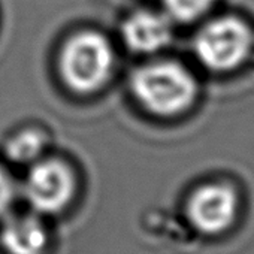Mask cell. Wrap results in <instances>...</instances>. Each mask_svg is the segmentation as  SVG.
Returning <instances> with one entry per match:
<instances>
[{"mask_svg":"<svg viewBox=\"0 0 254 254\" xmlns=\"http://www.w3.org/2000/svg\"><path fill=\"white\" fill-rule=\"evenodd\" d=\"M132 88L148 111L163 117L187 111L197 96L194 76L174 62H159L141 67L132 78Z\"/></svg>","mask_w":254,"mask_h":254,"instance_id":"1","label":"cell"},{"mask_svg":"<svg viewBox=\"0 0 254 254\" xmlns=\"http://www.w3.org/2000/svg\"><path fill=\"white\" fill-rule=\"evenodd\" d=\"M253 45L250 26L239 17L223 15L208 21L194 39V51L200 63L214 72L239 67Z\"/></svg>","mask_w":254,"mask_h":254,"instance_id":"2","label":"cell"},{"mask_svg":"<svg viewBox=\"0 0 254 254\" xmlns=\"http://www.w3.org/2000/svg\"><path fill=\"white\" fill-rule=\"evenodd\" d=\"M112 51L108 41L94 32L75 35L64 45L60 69L67 85L87 93L99 88L109 76Z\"/></svg>","mask_w":254,"mask_h":254,"instance_id":"3","label":"cell"},{"mask_svg":"<svg viewBox=\"0 0 254 254\" xmlns=\"http://www.w3.org/2000/svg\"><path fill=\"white\" fill-rule=\"evenodd\" d=\"M75 190V180L66 165L48 160L36 165L26 181V197L41 212H59Z\"/></svg>","mask_w":254,"mask_h":254,"instance_id":"4","label":"cell"},{"mask_svg":"<svg viewBox=\"0 0 254 254\" xmlns=\"http://www.w3.org/2000/svg\"><path fill=\"white\" fill-rule=\"evenodd\" d=\"M236 194L224 184H208L197 189L189 202L191 223L205 233L227 229L236 214Z\"/></svg>","mask_w":254,"mask_h":254,"instance_id":"5","label":"cell"},{"mask_svg":"<svg viewBox=\"0 0 254 254\" xmlns=\"http://www.w3.org/2000/svg\"><path fill=\"white\" fill-rule=\"evenodd\" d=\"M172 36L169 21L156 12H136L123 26L126 44L138 53H153L169 44Z\"/></svg>","mask_w":254,"mask_h":254,"instance_id":"6","label":"cell"},{"mask_svg":"<svg viewBox=\"0 0 254 254\" xmlns=\"http://www.w3.org/2000/svg\"><path fill=\"white\" fill-rule=\"evenodd\" d=\"M2 244L9 254H42L47 245V232L33 217L14 218L2 230Z\"/></svg>","mask_w":254,"mask_h":254,"instance_id":"7","label":"cell"},{"mask_svg":"<svg viewBox=\"0 0 254 254\" xmlns=\"http://www.w3.org/2000/svg\"><path fill=\"white\" fill-rule=\"evenodd\" d=\"M169 14L178 21H193L205 15L215 0H163Z\"/></svg>","mask_w":254,"mask_h":254,"instance_id":"8","label":"cell"},{"mask_svg":"<svg viewBox=\"0 0 254 254\" xmlns=\"http://www.w3.org/2000/svg\"><path fill=\"white\" fill-rule=\"evenodd\" d=\"M42 148V138L35 132H24L15 136L8 145V154L20 162L35 159Z\"/></svg>","mask_w":254,"mask_h":254,"instance_id":"9","label":"cell"},{"mask_svg":"<svg viewBox=\"0 0 254 254\" xmlns=\"http://www.w3.org/2000/svg\"><path fill=\"white\" fill-rule=\"evenodd\" d=\"M12 196H14L12 183L9 177L3 172V169L0 168V215L5 212V209L12 202Z\"/></svg>","mask_w":254,"mask_h":254,"instance_id":"10","label":"cell"}]
</instances>
